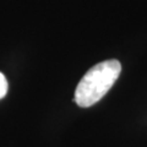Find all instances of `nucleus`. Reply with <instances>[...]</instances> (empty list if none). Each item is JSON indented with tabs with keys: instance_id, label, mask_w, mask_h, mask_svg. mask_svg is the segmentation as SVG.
<instances>
[{
	"instance_id": "1",
	"label": "nucleus",
	"mask_w": 147,
	"mask_h": 147,
	"mask_svg": "<svg viewBox=\"0 0 147 147\" xmlns=\"http://www.w3.org/2000/svg\"><path fill=\"white\" fill-rule=\"evenodd\" d=\"M121 71L115 59L105 60L91 67L81 79L75 91V102L81 108H88L99 102L115 84Z\"/></svg>"
},
{
	"instance_id": "2",
	"label": "nucleus",
	"mask_w": 147,
	"mask_h": 147,
	"mask_svg": "<svg viewBox=\"0 0 147 147\" xmlns=\"http://www.w3.org/2000/svg\"><path fill=\"white\" fill-rule=\"evenodd\" d=\"M7 90H9V84H7V80L5 75L3 72H0V99L4 98L7 93Z\"/></svg>"
}]
</instances>
